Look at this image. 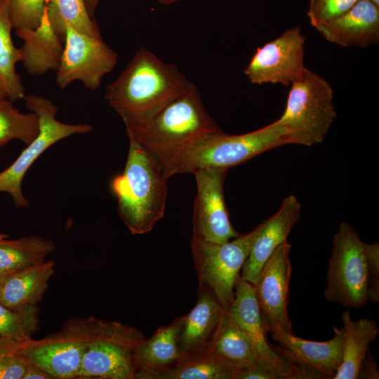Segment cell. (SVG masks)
<instances>
[{
    "instance_id": "6da1fadb",
    "label": "cell",
    "mask_w": 379,
    "mask_h": 379,
    "mask_svg": "<svg viewBox=\"0 0 379 379\" xmlns=\"http://www.w3.org/2000/svg\"><path fill=\"white\" fill-rule=\"evenodd\" d=\"M191 84L176 66L142 47L107 86L105 97L128 127L151 117Z\"/></svg>"
},
{
    "instance_id": "7a4b0ae2",
    "label": "cell",
    "mask_w": 379,
    "mask_h": 379,
    "mask_svg": "<svg viewBox=\"0 0 379 379\" xmlns=\"http://www.w3.org/2000/svg\"><path fill=\"white\" fill-rule=\"evenodd\" d=\"M123 171L112 178L110 190L117 201V213L133 234L149 232L163 218L167 182L160 163L133 137Z\"/></svg>"
},
{
    "instance_id": "3957f363",
    "label": "cell",
    "mask_w": 379,
    "mask_h": 379,
    "mask_svg": "<svg viewBox=\"0 0 379 379\" xmlns=\"http://www.w3.org/2000/svg\"><path fill=\"white\" fill-rule=\"evenodd\" d=\"M219 128L193 83L149 119L126 127L127 135L133 137L161 166Z\"/></svg>"
},
{
    "instance_id": "277c9868",
    "label": "cell",
    "mask_w": 379,
    "mask_h": 379,
    "mask_svg": "<svg viewBox=\"0 0 379 379\" xmlns=\"http://www.w3.org/2000/svg\"><path fill=\"white\" fill-rule=\"evenodd\" d=\"M327 300L359 310L379 301V244L364 242L347 222L339 225L326 273Z\"/></svg>"
},
{
    "instance_id": "5b68a950",
    "label": "cell",
    "mask_w": 379,
    "mask_h": 379,
    "mask_svg": "<svg viewBox=\"0 0 379 379\" xmlns=\"http://www.w3.org/2000/svg\"><path fill=\"white\" fill-rule=\"evenodd\" d=\"M286 144V133L276 121L241 135H230L219 128L174 156L162 168L168 178L204 168L228 170Z\"/></svg>"
},
{
    "instance_id": "8992f818",
    "label": "cell",
    "mask_w": 379,
    "mask_h": 379,
    "mask_svg": "<svg viewBox=\"0 0 379 379\" xmlns=\"http://www.w3.org/2000/svg\"><path fill=\"white\" fill-rule=\"evenodd\" d=\"M291 84L284 112L276 121L284 129L288 144L321 143L337 117L332 87L307 68Z\"/></svg>"
},
{
    "instance_id": "52a82bcc",
    "label": "cell",
    "mask_w": 379,
    "mask_h": 379,
    "mask_svg": "<svg viewBox=\"0 0 379 379\" xmlns=\"http://www.w3.org/2000/svg\"><path fill=\"white\" fill-rule=\"evenodd\" d=\"M259 230L258 225L251 232L224 243L192 238L190 248L199 288L210 290L225 311L234 300L242 267Z\"/></svg>"
},
{
    "instance_id": "ba28073f",
    "label": "cell",
    "mask_w": 379,
    "mask_h": 379,
    "mask_svg": "<svg viewBox=\"0 0 379 379\" xmlns=\"http://www.w3.org/2000/svg\"><path fill=\"white\" fill-rule=\"evenodd\" d=\"M26 107L35 113L39 122L37 136L8 168L0 172V192L11 195L17 208L27 207L22 191L24 176L34 161L51 146L74 134H85L93 127L86 124H68L56 119L58 107L49 99L34 94L24 98Z\"/></svg>"
},
{
    "instance_id": "9c48e42d",
    "label": "cell",
    "mask_w": 379,
    "mask_h": 379,
    "mask_svg": "<svg viewBox=\"0 0 379 379\" xmlns=\"http://www.w3.org/2000/svg\"><path fill=\"white\" fill-rule=\"evenodd\" d=\"M101 322L92 316L70 319L54 333L39 340L31 338L24 350L32 363L53 378H77L85 351Z\"/></svg>"
},
{
    "instance_id": "30bf717a",
    "label": "cell",
    "mask_w": 379,
    "mask_h": 379,
    "mask_svg": "<svg viewBox=\"0 0 379 379\" xmlns=\"http://www.w3.org/2000/svg\"><path fill=\"white\" fill-rule=\"evenodd\" d=\"M145 338L135 327L102 319L97 336L85 351L77 378L135 379L134 353Z\"/></svg>"
},
{
    "instance_id": "8fae6325",
    "label": "cell",
    "mask_w": 379,
    "mask_h": 379,
    "mask_svg": "<svg viewBox=\"0 0 379 379\" xmlns=\"http://www.w3.org/2000/svg\"><path fill=\"white\" fill-rule=\"evenodd\" d=\"M117 62V53L102 38L81 33L66 25L64 48L56 73V84L65 88L74 81L91 90L98 88L103 77Z\"/></svg>"
},
{
    "instance_id": "7c38bea8",
    "label": "cell",
    "mask_w": 379,
    "mask_h": 379,
    "mask_svg": "<svg viewBox=\"0 0 379 379\" xmlns=\"http://www.w3.org/2000/svg\"><path fill=\"white\" fill-rule=\"evenodd\" d=\"M305 36L299 27L286 30L277 39L258 48L244 72L253 84L288 86L302 77Z\"/></svg>"
},
{
    "instance_id": "4fadbf2b",
    "label": "cell",
    "mask_w": 379,
    "mask_h": 379,
    "mask_svg": "<svg viewBox=\"0 0 379 379\" xmlns=\"http://www.w3.org/2000/svg\"><path fill=\"white\" fill-rule=\"evenodd\" d=\"M227 171L222 168H204L193 173L197 194L192 237L224 243L239 235L232 225L225 201L223 188Z\"/></svg>"
},
{
    "instance_id": "5bb4252c",
    "label": "cell",
    "mask_w": 379,
    "mask_h": 379,
    "mask_svg": "<svg viewBox=\"0 0 379 379\" xmlns=\"http://www.w3.org/2000/svg\"><path fill=\"white\" fill-rule=\"evenodd\" d=\"M291 248L286 241L274 251L262 267L253 286L267 328H275L293 333L288 312L292 272L289 258Z\"/></svg>"
},
{
    "instance_id": "9a60e30c",
    "label": "cell",
    "mask_w": 379,
    "mask_h": 379,
    "mask_svg": "<svg viewBox=\"0 0 379 379\" xmlns=\"http://www.w3.org/2000/svg\"><path fill=\"white\" fill-rule=\"evenodd\" d=\"M228 315L249 335L260 357V364L274 369L281 379L295 378V365L274 349L266 339L267 324L258 303L253 286L240 277Z\"/></svg>"
},
{
    "instance_id": "2e32d148",
    "label": "cell",
    "mask_w": 379,
    "mask_h": 379,
    "mask_svg": "<svg viewBox=\"0 0 379 379\" xmlns=\"http://www.w3.org/2000/svg\"><path fill=\"white\" fill-rule=\"evenodd\" d=\"M333 328L334 336L326 341L305 340L275 328H268L267 331L281 345L277 350L296 367L314 372L321 378L333 379L341 364L343 352L340 329Z\"/></svg>"
},
{
    "instance_id": "e0dca14e",
    "label": "cell",
    "mask_w": 379,
    "mask_h": 379,
    "mask_svg": "<svg viewBox=\"0 0 379 379\" xmlns=\"http://www.w3.org/2000/svg\"><path fill=\"white\" fill-rule=\"evenodd\" d=\"M301 213V205L294 195L284 199L278 211L259 225V232L242 267L241 277L253 285L262 267L284 241Z\"/></svg>"
},
{
    "instance_id": "ac0fdd59",
    "label": "cell",
    "mask_w": 379,
    "mask_h": 379,
    "mask_svg": "<svg viewBox=\"0 0 379 379\" xmlns=\"http://www.w3.org/2000/svg\"><path fill=\"white\" fill-rule=\"evenodd\" d=\"M226 312L210 290L199 288L195 306L185 315L180 338V361L208 352Z\"/></svg>"
},
{
    "instance_id": "d6986e66",
    "label": "cell",
    "mask_w": 379,
    "mask_h": 379,
    "mask_svg": "<svg viewBox=\"0 0 379 379\" xmlns=\"http://www.w3.org/2000/svg\"><path fill=\"white\" fill-rule=\"evenodd\" d=\"M314 27L331 43L366 48L379 41V6L359 0L340 18Z\"/></svg>"
},
{
    "instance_id": "ffe728a7",
    "label": "cell",
    "mask_w": 379,
    "mask_h": 379,
    "mask_svg": "<svg viewBox=\"0 0 379 379\" xmlns=\"http://www.w3.org/2000/svg\"><path fill=\"white\" fill-rule=\"evenodd\" d=\"M184 319L185 315L176 317L138 346L134 353L135 379H156L180 361V338Z\"/></svg>"
},
{
    "instance_id": "44dd1931",
    "label": "cell",
    "mask_w": 379,
    "mask_h": 379,
    "mask_svg": "<svg viewBox=\"0 0 379 379\" xmlns=\"http://www.w3.org/2000/svg\"><path fill=\"white\" fill-rule=\"evenodd\" d=\"M15 32L23 40L21 61L30 75L39 76L50 70L57 71L65 41L50 24L46 11L36 29Z\"/></svg>"
},
{
    "instance_id": "7402d4cb",
    "label": "cell",
    "mask_w": 379,
    "mask_h": 379,
    "mask_svg": "<svg viewBox=\"0 0 379 379\" xmlns=\"http://www.w3.org/2000/svg\"><path fill=\"white\" fill-rule=\"evenodd\" d=\"M53 260H43L4 277L0 302L11 309L37 306L55 272Z\"/></svg>"
},
{
    "instance_id": "603a6c76",
    "label": "cell",
    "mask_w": 379,
    "mask_h": 379,
    "mask_svg": "<svg viewBox=\"0 0 379 379\" xmlns=\"http://www.w3.org/2000/svg\"><path fill=\"white\" fill-rule=\"evenodd\" d=\"M341 320L343 359L333 379H356L371 343L378 337L379 328L376 322L370 319L352 320L349 310L343 312Z\"/></svg>"
},
{
    "instance_id": "cb8c5ba5",
    "label": "cell",
    "mask_w": 379,
    "mask_h": 379,
    "mask_svg": "<svg viewBox=\"0 0 379 379\" xmlns=\"http://www.w3.org/2000/svg\"><path fill=\"white\" fill-rule=\"evenodd\" d=\"M208 352L238 371L260 363L253 340L227 312Z\"/></svg>"
},
{
    "instance_id": "d4e9b609",
    "label": "cell",
    "mask_w": 379,
    "mask_h": 379,
    "mask_svg": "<svg viewBox=\"0 0 379 379\" xmlns=\"http://www.w3.org/2000/svg\"><path fill=\"white\" fill-rule=\"evenodd\" d=\"M0 240V276L6 277L45 260L55 248L52 240L39 235Z\"/></svg>"
},
{
    "instance_id": "484cf974",
    "label": "cell",
    "mask_w": 379,
    "mask_h": 379,
    "mask_svg": "<svg viewBox=\"0 0 379 379\" xmlns=\"http://www.w3.org/2000/svg\"><path fill=\"white\" fill-rule=\"evenodd\" d=\"M11 22L8 0H0V83L7 98L12 102L24 99L25 91L15 65L22 60L20 48H17L12 41Z\"/></svg>"
},
{
    "instance_id": "4316f807",
    "label": "cell",
    "mask_w": 379,
    "mask_h": 379,
    "mask_svg": "<svg viewBox=\"0 0 379 379\" xmlns=\"http://www.w3.org/2000/svg\"><path fill=\"white\" fill-rule=\"evenodd\" d=\"M46 13L50 24L64 41L66 25L81 33L102 38L99 26L88 14L84 0H49Z\"/></svg>"
},
{
    "instance_id": "83f0119b",
    "label": "cell",
    "mask_w": 379,
    "mask_h": 379,
    "mask_svg": "<svg viewBox=\"0 0 379 379\" xmlns=\"http://www.w3.org/2000/svg\"><path fill=\"white\" fill-rule=\"evenodd\" d=\"M238 371L213 354H205L180 361L156 379H235Z\"/></svg>"
},
{
    "instance_id": "f1b7e54d",
    "label": "cell",
    "mask_w": 379,
    "mask_h": 379,
    "mask_svg": "<svg viewBox=\"0 0 379 379\" xmlns=\"http://www.w3.org/2000/svg\"><path fill=\"white\" fill-rule=\"evenodd\" d=\"M13 102L7 98L0 99V147L12 140L28 145L39 132L37 115L20 112Z\"/></svg>"
},
{
    "instance_id": "f546056e",
    "label": "cell",
    "mask_w": 379,
    "mask_h": 379,
    "mask_svg": "<svg viewBox=\"0 0 379 379\" xmlns=\"http://www.w3.org/2000/svg\"><path fill=\"white\" fill-rule=\"evenodd\" d=\"M38 314L37 306L11 309L0 302V337L19 340L32 338L39 327Z\"/></svg>"
},
{
    "instance_id": "4dcf8cb0",
    "label": "cell",
    "mask_w": 379,
    "mask_h": 379,
    "mask_svg": "<svg viewBox=\"0 0 379 379\" xmlns=\"http://www.w3.org/2000/svg\"><path fill=\"white\" fill-rule=\"evenodd\" d=\"M49 0H8V8L15 31L32 30L40 24Z\"/></svg>"
},
{
    "instance_id": "1f68e13d",
    "label": "cell",
    "mask_w": 379,
    "mask_h": 379,
    "mask_svg": "<svg viewBox=\"0 0 379 379\" xmlns=\"http://www.w3.org/2000/svg\"><path fill=\"white\" fill-rule=\"evenodd\" d=\"M359 0H310L307 13L313 27L337 20Z\"/></svg>"
},
{
    "instance_id": "d6a6232c",
    "label": "cell",
    "mask_w": 379,
    "mask_h": 379,
    "mask_svg": "<svg viewBox=\"0 0 379 379\" xmlns=\"http://www.w3.org/2000/svg\"><path fill=\"white\" fill-rule=\"evenodd\" d=\"M24 350L7 357L0 362V379L23 378L27 366L31 363Z\"/></svg>"
},
{
    "instance_id": "836d02e7",
    "label": "cell",
    "mask_w": 379,
    "mask_h": 379,
    "mask_svg": "<svg viewBox=\"0 0 379 379\" xmlns=\"http://www.w3.org/2000/svg\"><path fill=\"white\" fill-rule=\"evenodd\" d=\"M235 379H281L274 369L260 363L239 371Z\"/></svg>"
},
{
    "instance_id": "e575fe53",
    "label": "cell",
    "mask_w": 379,
    "mask_h": 379,
    "mask_svg": "<svg viewBox=\"0 0 379 379\" xmlns=\"http://www.w3.org/2000/svg\"><path fill=\"white\" fill-rule=\"evenodd\" d=\"M29 338L19 340L0 337V362L7 357L23 350L27 347Z\"/></svg>"
},
{
    "instance_id": "d590c367",
    "label": "cell",
    "mask_w": 379,
    "mask_h": 379,
    "mask_svg": "<svg viewBox=\"0 0 379 379\" xmlns=\"http://www.w3.org/2000/svg\"><path fill=\"white\" fill-rule=\"evenodd\" d=\"M378 378V364L371 353L368 351L361 364L357 378L375 379Z\"/></svg>"
},
{
    "instance_id": "8d00e7d4",
    "label": "cell",
    "mask_w": 379,
    "mask_h": 379,
    "mask_svg": "<svg viewBox=\"0 0 379 379\" xmlns=\"http://www.w3.org/2000/svg\"><path fill=\"white\" fill-rule=\"evenodd\" d=\"M53 376L33 363L27 366L22 379H53Z\"/></svg>"
},
{
    "instance_id": "74e56055",
    "label": "cell",
    "mask_w": 379,
    "mask_h": 379,
    "mask_svg": "<svg viewBox=\"0 0 379 379\" xmlns=\"http://www.w3.org/2000/svg\"><path fill=\"white\" fill-rule=\"evenodd\" d=\"M87 11L91 17L94 18L95 12L101 0H84Z\"/></svg>"
},
{
    "instance_id": "f35d334b",
    "label": "cell",
    "mask_w": 379,
    "mask_h": 379,
    "mask_svg": "<svg viewBox=\"0 0 379 379\" xmlns=\"http://www.w3.org/2000/svg\"><path fill=\"white\" fill-rule=\"evenodd\" d=\"M157 1L159 3H161L162 4H164V5H170V4H172L175 3L178 0H157Z\"/></svg>"
},
{
    "instance_id": "ab89813d",
    "label": "cell",
    "mask_w": 379,
    "mask_h": 379,
    "mask_svg": "<svg viewBox=\"0 0 379 379\" xmlns=\"http://www.w3.org/2000/svg\"><path fill=\"white\" fill-rule=\"evenodd\" d=\"M4 98H7V97L1 84L0 83V99Z\"/></svg>"
},
{
    "instance_id": "60d3db41",
    "label": "cell",
    "mask_w": 379,
    "mask_h": 379,
    "mask_svg": "<svg viewBox=\"0 0 379 379\" xmlns=\"http://www.w3.org/2000/svg\"><path fill=\"white\" fill-rule=\"evenodd\" d=\"M7 237H8V235H6L5 234L0 233V240L3 239H6Z\"/></svg>"
},
{
    "instance_id": "b9f144b4",
    "label": "cell",
    "mask_w": 379,
    "mask_h": 379,
    "mask_svg": "<svg viewBox=\"0 0 379 379\" xmlns=\"http://www.w3.org/2000/svg\"><path fill=\"white\" fill-rule=\"evenodd\" d=\"M369 1H372L373 4L379 6V0H369Z\"/></svg>"
},
{
    "instance_id": "7bdbcfd3",
    "label": "cell",
    "mask_w": 379,
    "mask_h": 379,
    "mask_svg": "<svg viewBox=\"0 0 379 379\" xmlns=\"http://www.w3.org/2000/svg\"><path fill=\"white\" fill-rule=\"evenodd\" d=\"M5 277L0 276V286Z\"/></svg>"
}]
</instances>
